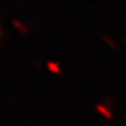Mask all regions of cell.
Wrapping results in <instances>:
<instances>
[{
    "instance_id": "1",
    "label": "cell",
    "mask_w": 126,
    "mask_h": 126,
    "mask_svg": "<svg viewBox=\"0 0 126 126\" xmlns=\"http://www.w3.org/2000/svg\"><path fill=\"white\" fill-rule=\"evenodd\" d=\"M95 109H97V111H98V112L101 113L107 121H112V119H113V113L111 112V109L107 108V107H104L102 104H98V105L95 107Z\"/></svg>"
}]
</instances>
